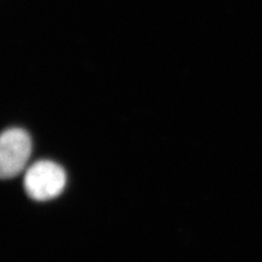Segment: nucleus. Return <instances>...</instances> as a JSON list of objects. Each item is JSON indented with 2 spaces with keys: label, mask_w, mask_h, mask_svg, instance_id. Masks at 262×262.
Listing matches in <instances>:
<instances>
[{
  "label": "nucleus",
  "mask_w": 262,
  "mask_h": 262,
  "mask_svg": "<svg viewBox=\"0 0 262 262\" xmlns=\"http://www.w3.org/2000/svg\"><path fill=\"white\" fill-rule=\"evenodd\" d=\"M64 186V170L54 162H37L26 172V192L34 201L45 202L56 198L63 191Z\"/></svg>",
  "instance_id": "obj_1"
},
{
  "label": "nucleus",
  "mask_w": 262,
  "mask_h": 262,
  "mask_svg": "<svg viewBox=\"0 0 262 262\" xmlns=\"http://www.w3.org/2000/svg\"><path fill=\"white\" fill-rule=\"evenodd\" d=\"M32 152V141L27 131L11 127L4 131L0 140V175L11 179L27 165Z\"/></svg>",
  "instance_id": "obj_2"
}]
</instances>
